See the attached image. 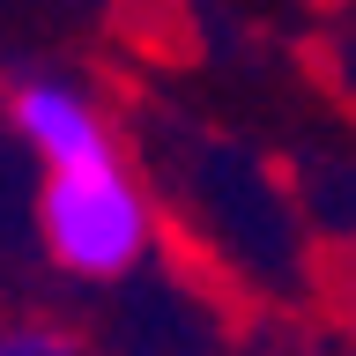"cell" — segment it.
Returning <instances> with one entry per match:
<instances>
[{"mask_svg": "<svg viewBox=\"0 0 356 356\" xmlns=\"http://www.w3.org/2000/svg\"><path fill=\"white\" fill-rule=\"evenodd\" d=\"M38 238L60 275L74 282H119L149 260V193L134 186L127 156H89V163H60L38 186Z\"/></svg>", "mask_w": 356, "mask_h": 356, "instance_id": "obj_1", "label": "cell"}, {"mask_svg": "<svg viewBox=\"0 0 356 356\" xmlns=\"http://www.w3.org/2000/svg\"><path fill=\"white\" fill-rule=\"evenodd\" d=\"M0 111H8L15 141L38 156V171L89 163V156L119 149V141H111V119L97 111V97H89L82 82H67V74H15L8 97H0Z\"/></svg>", "mask_w": 356, "mask_h": 356, "instance_id": "obj_2", "label": "cell"}, {"mask_svg": "<svg viewBox=\"0 0 356 356\" xmlns=\"http://www.w3.org/2000/svg\"><path fill=\"white\" fill-rule=\"evenodd\" d=\"M0 356H74V334L44 327V319H8L0 327Z\"/></svg>", "mask_w": 356, "mask_h": 356, "instance_id": "obj_3", "label": "cell"}]
</instances>
